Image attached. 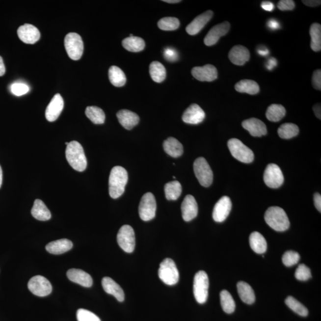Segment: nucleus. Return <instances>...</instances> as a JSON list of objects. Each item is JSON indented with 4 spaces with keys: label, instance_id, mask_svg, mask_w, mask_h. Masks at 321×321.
<instances>
[{
    "label": "nucleus",
    "instance_id": "f257e3e1",
    "mask_svg": "<svg viewBox=\"0 0 321 321\" xmlns=\"http://www.w3.org/2000/svg\"><path fill=\"white\" fill-rule=\"evenodd\" d=\"M128 182V173L125 168L115 166L112 168L109 177V193L112 198H119L123 195Z\"/></svg>",
    "mask_w": 321,
    "mask_h": 321
},
{
    "label": "nucleus",
    "instance_id": "f03ea898",
    "mask_svg": "<svg viewBox=\"0 0 321 321\" xmlns=\"http://www.w3.org/2000/svg\"><path fill=\"white\" fill-rule=\"evenodd\" d=\"M66 157L67 161L74 170L83 171L87 167V160L82 146L77 141H72L67 145Z\"/></svg>",
    "mask_w": 321,
    "mask_h": 321
},
{
    "label": "nucleus",
    "instance_id": "7ed1b4c3",
    "mask_svg": "<svg viewBox=\"0 0 321 321\" xmlns=\"http://www.w3.org/2000/svg\"><path fill=\"white\" fill-rule=\"evenodd\" d=\"M265 220L270 227L277 232H284L290 227L288 216L280 207H269L265 214Z\"/></svg>",
    "mask_w": 321,
    "mask_h": 321
},
{
    "label": "nucleus",
    "instance_id": "20e7f679",
    "mask_svg": "<svg viewBox=\"0 0 321 321\" xmlns=\"http://www.w3.org/2000/svg\"><path fill=\"white\" fill-rule=\"evenodd\" d=\"M159 277L168 286L175 285L179 280V272L175 263L170 258H166L160 264Z\"/></svg>",
    "mask_w": 321,
    "mask_h": 321
},
{
    "label": "nucleus",
    "instance_id": "39448f33",
    "mask_svg": "<svg viewBox=\"0 0 321 321\" xmlns=\"http://www.w3.org/2000/svg\"><path fill=\"white\" fill-rule=\"evenodd\" d=\"M228 148L232 156L239 161L249 164L254 160L253 151L240 140L235 138L230 139L228 141Z\"/></svg>",
    "mask_w": 321,
    "mask_h": 321
},
{
    "label": "nucleus",
    "instance_id": "423d86ee",
    "mask_svg": "<svg viewBox=\"0 0 321 321\" xmlns=\"http://www.w3.org/2000/svg\"><path fill=\"white\" fill-rule=\"evenodd\" d=\"M209 289V278L206 272L199 271L194 277L193 294L195 299L200 304L207 302Z\"/></svg>",
    "mask_w": 321,
    "mask_h": 321
},
{
    "label": "nucleus",
    "instance_id": "0eeeda50",
    "mask_svg": "<svg viewBox=\"0 0 321 321\" xmlns=\"http://www.w3.org/2000/svg\"><path fill=\"white\" fill-rule=\"evenodd\" d=\"M64 47L69 57L73 60H80L84 46L82 39L77 33H69L64 39Z\"/></svg>",
    "mask_w": 321,
    "mask_h": 321
},
{
    "label": "nucleus",
    "instance_id": "6e6552de",
    "mask_svg": "<svg viewBox=\"0 0 321 321\" xmlns=\"http://www.w3.org/2000/svg\"><path fill=\"white\" fill-rule=\"evenodd\" d=\"M196 178L202 187H208L213 182V172L207 160L203 157L197 159L193 164Z\"/></svg>",
    "mask_w": 321,
    "mask_h": 321
},
{
    "label": "nucleus",
    "instance_id": "1a4fd4ad",
    "mask_svg": "<svg viewBox=\"0 0 321 321\" xmlns=\"http://www.w3.org/2000/svg\"><path fill=\"white\" fill-rule=\"evenodd\" d=\"M156 211L157 203L154 195L150 192L145 193L140 202V218L144 221H150L156 216Z\"/></svg>",
    "mask_w": 321,
    "mask_h": 321
},
{
    "label": "nucleus",
    "instance_id": "9d476101",
    "mask_svg": "<svg viewBox=\"0 0 321 321\" xmlns=\"http://www.w3.org/2000/svg\"><path fill=\"white\" fill-rule=\"evenodd\" d=\"M117 240L121 248L127 253L134 251L135 244L134 232L131 226L125 225L120 228L117 234Z\"/></svg>",
    "mask_w": 321,
    "mask_h": 321
},
{
    "label": "nucleus",
    "instance_id": "9b49d317",
    "mask_svg": "<svg viewBox=\"0 0 321 321\" xmlns=\"http://www.w3.org/2000/svg\"><path fill=\"white\" fill-rule=\"evenodd\" d=\"M264 180L268 187L272 188L280 187L284 180L282 171L277 164H269L265 170Z\"/></svg>",
    "mask_w": 321,
    "mask_h": 321
},
{
    "label": "nucleus",
    "instance_id": "f8f14e48",
    "mask_svg": "<svg viewBox=\"0 0 321 321\" xmlns=\"http://www.w3.org/2000/svg\"><path fill=\"white\" fill-rule=\"evenodd\" d=\"M28 289L33 294L39 297L47 296L52 292V286L46 277L36 275L28 283Z\"/></svg>",
    "mask_w": 321,
    "mask_h": 321
},
{
    "label": "nucleus",
    "instance_id": "ddd939ff",
    "mask_svg": "<svg viewBox=\"0 0 321 321\" xmlns=\"http://www.w3.org/2000/svg\"><path fill=\"white\" fill-rule=\"evenodd\" d=\"M232 203L229 197L223 196L214 206L213 217L214 220L222 222L226 220L232 210Z\"/></svg>",
    "mask_w": 321,
    "mask_h": 321
},
{
    "label": "nucleus",
    "instance_id": "4468645a",
    "mask_svg": "<svg viewBox=\"0 0 321 321\" xmlns=\"http://www.w3.org/2000/svg\"><path fill=\"white\" fill-rule=\"evenodd\" d=\"M229 22H224L215 25L208 33L204 39V44L207 46H212L217 43L219 38L226 35L230 30Z\"/></svg>",
    "mask_w": 321,
    "mask_h": 321
},
{
    "label": "nucleus",
    "instance_id": "2eb2a0df",
    "mask_svg": "<svg viewBox=\"0 0 321 321\" xmlns=\"http://www.w3.org/2000/svg\"><path fill=\"white\" fill-rule=\"evenodd\" d=\"M191 74L196 80L201 81H212L218 77L217 69L212 64L194 67L191 70Z\"/></svg>",
    "mask_w": 321,
    "mask_h": 321
},
{
    "label": "nucleus",
    "instance_id": "dca6fc26",
    "mask_svg": "<svg viewBox=\"0 0 321 321\" xmlns=\"http://www.w3.org/2000/svg\"><path fill=\"white\" fill-rule=\"evenodd\" d=\"M18 34L22 42L27 44H33L41 37L37 27L30 24H25L19 27Z\"/></svg>",
    "mask_w": 321,
    "mask_h": 321
},
{
    "label": "nucleus",
    "instance_id": "f3484780",
    "mask_svg": "<svg viewBox=\"0 0 321 321\" xmlns=\"http://www.w3.org/2000/svg\"><path fill=\"white\" fill-rule=\"evenodd\" d=\"M205 113L198 104H193L188 107L183 114L182 120L186 123L198 125L204 121Z\"/></svg>",
    "mask_w": 321,
    "mask_h": 321
},
{
    "label": "nucleus",
    "instance_id": "a211bd4d",
    "mask_svg": "<svg viewBox=\"0 0 321 321\" xmlns=\"http://www.w3.org/2000/svg\"><path fill=\"white\" fill-rule=\"evenodd\" d=\"M64 101L60 94L54 96L46 111V117L49 122H53L57 120L63 111Z\"/></svg>",
    "mask_w": 321,
    "mask_h": 321
},
{
    "label": "nucleus",
    "instance_id": "6ab92c4d",
    "mask_svg": "<svg viewBox=\"0 0 321 321\" xmlns=\"http://www.w3.org/2000/svg\"><path fill=\"white\" fill-rule=\"evenodd\" d=\"M214 13L213 11L208 10L201 15L197 16L189 25H187L186 30L188 34L195 35L201 32L210 20L212 19Z\"/></svg>",
    "mask_w": 321,
    "mask_h": 321
},
{
    "label": "nucleus",
    "instance_id": "aec40b11",
    "mask_svg": "<svg viewBox=\"0 0 321 321\" xmlns=\"http://www.w3.org/2000/svg\"><path fill=\"white\" fill-rule=\"evenodd\" d=\"M181 209L183 218L185 221H190L196 218L198 213V206L195 198L190 195L186 196Z\"/></svg>",
    "mask_w": 321,
    "mask_h": 321
},
{
    "label": "nucleus",
    "instance_id": "412c9836",
    "mask_svg": "<svg viewBox=\"0 0 321 321\" xmlns=\"http://www.w3.org/2000/svg\"><path fill=\"white\" fill-rule=\"evenodd\" d=\"M250 52L246 47L241 45L233 47L230 51L229 57L231 62L235 65L243 66L249 60Z\"/></svg>",
    "mask_w": 321,
    "mask_h": 321
},
{
    "label": "nucleus",
    "instance_id": "4be33fe9",
    "mask_svg": "<svg viewBox=\"0 0 321 321\" xmlns=\"http://www.w3.org/2000/svg\"><path fill=\"white\" fill-rule=\"evenodd\" d=\"M242 126L254 137H261L267 134V126L263 122L256 118H251L242 122Z\"/></svg>",
    "mask_w": 321,
    "mask_h": 321
},
{
    "label": "nucleus",
    "instance_id": "5701e85b",
    "mask_svg": "<svg viewBox=\"0 0 321 321\" xmlns=\"http://www.w3.org/2000/svg\"><path fill=\"white\" fill-rule=\"evenodd\" d=\"M117 117L121 125L127 130H131L139 122V117L133 111L122 109L117 113Z\"/></svg>",
    "mask_w": 321,
    "mask_h": 321
},
{
    "label": "nucleus",
    "instance_id": "b1692460",
    "mask_svg": "<svg viewBox=\"0 0 321 321\" xmlns=\"http://www.w3.org/2000/svg\"><path fill=\"white\" fill-rule=\"evenodd\" d=\"M69 279L84 287H91L93 280L91 276L88 273L79 269H70L67 272Z\"/></svg>",
    "mask_w": 321,
    "mask_h": 321
},
{
    "label": "nucleus",
    "instance_id": "393cba45",
    "mask_svg": "<svg viewBox=\"0 0 321 321\" xmlns=\"http://www.w3.org/2000/svg\"><path fill=\"white\" fill-rule=\"evenodd\" d=\"M102 286L107 294L113 295L119 301L122 302L125 300V293L119 284L109 277H104L102 280Z\"/></svg>",
    "mask_w": 321,
    "mask_h": 321
},
{
    "label": "nucleus",
    "instance_id": "a878e982",
    "mask_svg": "<svg viewBox=\"0 0 321 321\" xmlns=\"http://www.w3.org/2000/svg\"><path fill=\"white\" fill-rule=\"evenodd\" d=\"M72 242L69 239H63L60 240L50 242L46 246L48 252L54 255H60L69 251L72 248Z\"/></svg>",
    "mask_w": 321,
    "mask_h": 321
},
{
    "label": "nucleus",
    "instance_id": "bb28decb",
    "mask_svg": "<svg viewBox=\"0 0 321 321\" xmlns=\"http://www.w3.org/2000/svg\"><path fill=\"white\" fill-rule=\"evenodd\" d=\"M163 147L165 153L173 158H178L184 153V147L182 143L172 137H168L165 140Z\"/></svg>",
    "mask_w": 321,
    "mask_h": 321
},
{
    "label": "nucleus",
    "instance_id": "cd10ccee",
    "mask_svg": "<svg viewBox=\"0 0 321 321\" xmlns=\"http://www.w3.org/2000/svg\"><path fill=\"white\" fill-rule=\"evenodd\" d=\"M33 217L39 221H47L52 217V214L43 201L40 199H36L32 210H31Z\"/></svg>",
    "mask_w": 321,
    "mask_h": 321
},
{
    "label": "nucleus",
    "instance_id": "c85d7f7f",
    "mask_svg": "<svg viewBox=\"0 0 321 321\" xmlns=\"http://www.w3.org/2000/svg\"><path fill=\"white\" fill-rule=\"evenodd\" d=\"M249 243L253 251L258 254H263L267 251V241L260 233L255 232L251 233L249 237Z\"/></svg>",
    "mask_w": 321,
    "mask_h": 321
},
{
    "label": "nucleus",
    "instance_id": "c756f323",
    "mask_svg": "<svg viewBox=\"0 0 321 321\" xmlns=\"http://www.w3.org/2000/svg\"><path fill=\"white\" fill-rule=\"evenodd\" d=\"M237 287L239 296L244 303L251 305L255 302V293L249 284L240 281L238 283Z\"/></svg>",
    "mask_w": 321,
    "mask_h": 321
},
{
    "label": "nucleus",
    "instance_id": "7c9ffc66",
    "mask_svg": "<svg viewBox=\"0 0 321 321\" xmlns=\"http://www.w3.org/2000/svg\"><path fill=\"white\" fill-rule=\"evenodd\" d=\"M122 45L124 48L129 52L137 53L144 50L145 43L141 38L137 36H129L123 39Z\"/></svg>",
    "mask_w": 321,
    "mask_h": 321
},
{
    "label": "nucleus",
    "instance_id": "2f4dec72",
    "mask_svg": "<svg viewBox=\"0 0 321 321\" xmlns=\"http://www.w3.org/2000/svg\"><path fill=\"white\" fill-rule=\"evenodd\" d=\"M235 89L239 92L256 95L260 91V86L255 81L244 80L239 81L235 85Z\"/></svg>",
    "mask_w": 321,
    "mask_h": 321
},
{
    "label": "nucleus",
    "instance_id": "473e14b6",
    "mask_svg": "<svg viewBox=\"0 0 321 321\" xmlns=\"http://www.w3.org/2000/svg\"><path fill=\"white\" fill-rule=\"evenodd\" d=\"M109 81L114 86L122 87L126 82V77L125 73L119 67L112 66L108 71Z\"/></svg>",
    "mask_w": 321,
    "mask_h": 321
},
{
    "label": "nucleus",
    "instance_id": "72a5a7b5",
    "mask_svg": "<svg viewBox=\"0 0 321 321\" xmlns=\"http://www.w3.org/2000/svg\"><path fill=\"white\" fill-rule=\"evenodd\" d=\"M285 108L280 104H272L268 108L266 112L267 119L272 122H279L285 116Z\"/></svg>",
    "mask_w": 321,
    "mask_h": 321
},
{
    "label": "nucleus",
    "instance_id": "f704fd0d",
    "mask_svg": "<svg viewBox=\"0 0 321 321\" xmlns=\"http://www.w3.org/2000/svg\"><path fill=\"white\" fill-rule=\"evenodd\" d=\"M149 73L153 80L157 83H161L166 78L165 67L159 61H153L149 66Z\"/></svg>",
    "mask_w": 321,
    "mask_h": 321
},
{
    "label": "nucleus",
    "instance_id": "c9c22d12",
    "mask_svg": "<svg viewBox=\"0 0 321 321\" xmlns=\"http://www.w3.org/2000/svg\"><path fill=\"white\" fill-rule=\"evenodd\" d=\"M165 195L168 201H175L181 195L182 187L178 181L167 183L164 187Z\"/></svg>",
    "mask_w": 321,
    "mask_h": 321
},
{
    "label": "nucleus",
    "instance_id": "e433bc0d",
    "mask_svg": "<svg viewBox=\"0 0 321 321\" xmlns=\"http://www.w3.org/2000/svg\"><path fill=\"white\" fill-rule=\"evenodd\" d=\"M310 35L311 37V47L315 52H320L321 50V26L315 23L310 27Z\"/></svg>",
    "mask_w": 321,
    "mask_h": 321
},
{
    "label": "nucleus",
    "instance_id": "4c0bfd02",
    "mask_svg": "<svg viewBox=\"0 0 321 321\" xmlns=\"http://www.w3.org/2000/svg\"><path fill=\"white\" fill-rule=\"evenodd\" d=\"M85 114L86 117L96 125H101L105 122V113L99 107L95 106L87 107Z\"/></svg>",
    "mask_w": 321,
    "mask_h": 321
},
{
    "label": "nucleus",
    "instance_id": "58836bf2",
    "mask_svg": "<svg viewBox=\"0 0 321 321\" xmlns=\"http://www.w3.org/2000/svg\"><path fill=\"white\" fill-rule=\"evenodd\" d=\"M298 133H299V129L294 123H284L278 129V135L282 139H291L296 136Z\"/></svg>",
    "mask_w": 321,
    "mask_h": 321
},
{
    "label": "nucleus",
    "instance_id": "ea45409f",
    "mask_svg": "<svg viewBox=\"0 0 321 321\" xmlns=\"http://www.w3.org/2000/svg\"><path fill=\"white\" fill-rule=\"evenodd\" d=\"M221 305L223 311L227 314H232L235 311L236 304L232 295L226 290L220 294Z\"/></svg>",
    "mask_w": 321,
    "mask_h": 321
},
{
    "label": "nucleus",
    "instance_id": "a19ab883",
    "mask_svg": "<svg viewBox=\"0 0 321 321\" xmlns=\"http://www.w3.org/2000/svg\"><path fill=\"white\" fill-rule=\"evenodd\" d=\"M286 305L300 316H308L309 312L308 309L302 305V303L298 302L295 298L292 296H289L285 300Z\"/></svg>",
    "mask_w": 321,
    "mask_h": 321
},
{
    "label": "nucleus",
    "instance_id": "79ce46f5",
    "mask_svg": "<svg viewBox=\"0 0 321 321\" xmlns=\"http://www.w3.org/2000/svg\"><path fill=\"white\" fill-rule=\"evenodd\" d=\"M158 27L162 30H175L180 27V21L178 19L173 17H165L160 20Z\"/></svg>",
    "mask_w": 321,
    "mask_h": 321
},
{
    "label": "nucleus",
    "instance_id": "37998d69",
    "mask_svg": "<svg viewBox=\"0 0 321 321\" xmlns=\"http://www.w3.org/2000/svg\"><path fill=\"white\" fill-rule=\"evenodd\" d=\"M300 258V255L297 252L291 250L284 253L282 258L283 263L286 267L294 266L298 263Z\"/></svg>",
    "mask_w": 321,
    "mask_h": 321
},
{
    "label": "nucleus",
    "instance_id": "c03bdc74",
    "mask_svg": "<svg viewBox=\"0 0 321 321\" xmlns=\"http://www.w3.org/2000/svg\"><path fill=\"white\" fill-rule=\"evenodd\" d=\"M295 277L299 281H307L312 277L311 270L305 264H300L295 272Z\"/></svg>",
    "mask_w": 321,
    "mask_h": 321
},
{
    "label": "nucleus",
    "instance_id": "a18cd8bd",
    "mask_svg": "<svg viewBox=\"0 0 321 321\" xmlns=\"http://www.w3.org/2000/svg\"><path fill=\"white\" fill-rule=\"evenodd\" d=\"M77 316L78 321H101L97 315L84 309H79Z\"/></svg>",
    "mask_w": 321,
    "mask_h": 321
},
{
    "label": "nucleus",
    "instance_id": "49530a36",
    "mask_svg": "<svg viewBox=\"0 0 321 321\" xmlns=\"http://www.w3.org/2000/svg\"><path fill=\"white\" fill-rule=\"evenodd\" d=\"M11 92L16 96H22L29 91V86L24 83H14L10 86Z\"/></svg>",
    "mask_w": 321,
    "mask_h": 321
},
{
    "label": "nucleus",
    "instance_id": "de8ad7c7",
    "mask_svg": "<svg viewBox=\"0 0 321 321\" xmlns=\"http://www.w3.org/2000/svg\"><path fill=\"white\" fill-rule=\"evenodd\" d=\"M164 56L166 60L174 62L178 60L179 54L175 49L172 48H166L164 52Z\"/></svg>",
    "mask_w": 321,
    "mask_h": 321
},
{
    "label": "nucleus",
    "instance_id": "09e8293b",
    "mask_svg": "<svg viewBox=\"0 0 321 321\" xmlns=\"http://www.w3.org/2000/svg\"><path fill=\"white\" fill-rule=\"evenodd\" d=\"M277 7L281 11L293 10L295 7V3L292 0H281L278 2Z\"/></svg>",
    "mask_w": 321,
    "mask_h": 321
},
{
    "label": "nucleus",
    "instance_id": "8fccbe9b",
    "mask_svg": "<svg viewBox=\"0 0 321 321\" xmlns=\"http://www.w3.org/2000/svg\"><path fill=\"white\" fill-rule=\"evenodd\" d=\"M312 84L314 88L321 91V70H315L312 76Z\"/></svg>",
    "mask_w": 321,
    "mask_h": 321
},
{
    "label": "nucleus",
    "instance_id": "3c124183",
    "mask_svg": "<svg viewBox=\"0 0 321 321\" xmlns=\"http://www.w3.org/2000/svg\"><path fill=\"white\" fill-rule=\"evenodd\" d=\"M261 7L265 10L268 11V12H271L274 9V5L271 2L263 1L262 2Z\"/></svg>",
    "mask_w": 321,
    "mask_h": 321
},
{
    "label": "nucleus",
    "instance_id": "603ef678",
    "mask_svg": "<svg viewBox=\"0 0 321 321\" xmlns=\"http://www.w3.org/2000/svg\"><path fill=\"white\" fill-rule=\"evenodd\" d=\"M314 203L315 207L317 208L318 211L321 212V196L320 193H316L314 195Z\"/></svg>",
    "mask_w": 321,
    "mask_h": 321
},
{
    "label": "nucleus",
    "instance_id": "864d4df0",
    "mask_svg": "<svg viewBox=\"0 0 321 321\" xmlns=\"http://www.w3.org/2000/svg\"><path fill=\"white\" fill-rule=\"evenodd\" d=\"M302 2L303 3L307 5V6L313 7L318 6V5H320L321 4V1H318V0H317V1H316V0H308V1L305 0V1H302Z\"/></svg>",
    "mask_w": 321,
    "mask_h": 321
},
{
    "label": "nucleus",
    "instance_id": "5fc2aeb1",
    "mask_svg": "<svg viewBox=\"0 0 321 321\" xmlns=\"http://www.w3.org/2000/svg\"><path fill=\"white\" fill-rule=\"evenodd\" d=\"M314 111L315 112V115L321 120V104H317L316 105L314 106L313 107Z\"/></svg>",
    "mask_w": 321,
    "mask_h": 321
},
{
    "label": "nucleus",
    "instance_id": "6e6d98bb",
    "mask_svg": "<svg viewBox=\"0 0 321 321\" xmlns=\"http://www.w3.org/2000/svg\"><path fill=\"white\" fill-rule=\"evenodd\" d=\"M268 27L271 28L272 29H276L279 27L280 25L277 21H273V20H271V21H270L268 22Z\"/></svg>",
    "mask_w": 321,
    "mask_h": 321
},
{
    "label": "nucleus",
    "instance_id": "4d7b16f0",
    "mask_svg": "<svg viewBox=\"0 0 321 321\" xmlns=\"http://www.w3.org/2000/svg\"><path fill=\"white\" fill-rule=\"evenodd\" d=\"M5 67L4 66L3 60H2V57L0 56V77H2L5 74Z\"/></svg>",
    "mask_w": 321,
    "mask_h": 321
},
{
    "label": "nucleus",
    "instance_id": "13d9d810",
    "mask_svg": "<svg viewBox=\"0 0 321 321\" xmlns=\"http://www.w3.org/2000/svg\"><path fill=\"white\" fill-rule=\"evenodd\" d=\"M276 65H277V61L274 58H271L269 60L268 63L267 68L271 70Z\"/></svg>",
    "mask_w": 321,
    "mask_h": 321
},
{
    "label": "nucleus",
    "instance_id": "bf43d9fd",
    "mask_svg": "<svg viewBox=\"0 0 321 321\" xmlns=\"http://www.w3.org/2000/svg\"><path fill=\"white\" fill-rule=\"evenodd\" d=\"M165 2H167V3H178V2H181V1H179V0H164V1H163Z\"/></svg>",
    "mask_w": 321,
    "mask_h": 321
},
{
    "label": "nucleus",
    "instance_id": "052dcab7",
    "mask_svg": "<svg viewBox=\"0 0 321 321\" xmlns=\"http://www.w3.org/2000/svg\"><path fill=\"white\" fill-rule=\"evenodd\" d=\"M259 54L261 55H266L268 53V51L267 50H260L259 51Z\"/></svg>",
    "mask_w": 321,
    "mask_h": 321
},
{
    "label": "nucleus",
    "instance_id": "680f3d73",
    "mask_svg": "<svg viewBox=\"0 0 321 321\" xmlns=\"http://www.w3.org/2000/svg\"><path fill=\"white\" fill-rule=\"evenodd\" d=\"M2 182V171L1 166H0V187H1Z\"/></svg>",
    "mask_w": 321,
    "mask_h": 321
},
{
    "label": "nucleus",
    "instance_id": "e2e57ef3",
    "mask_svg": "<svg viewBox=\"0 0 321 321\" xmlns=\"http://www.w3.org/2000/svg\"><path fill=\"white\" fill-rule=\"evenodd\" d=\"M68 144H69V142H66V145H68Z\"/></svg>",
    "mask_w": 321,
    "mask_h": 321
}]
</instances>
